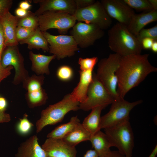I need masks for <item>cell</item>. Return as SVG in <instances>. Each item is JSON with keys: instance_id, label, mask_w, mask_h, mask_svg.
Listing matches in <instances>:
<instances>
[{"instance_id": "obj_1", "label": "cell", "mask_w": 157, "mask_h": 157, "mask_svg": "<svg viewBox=\"0 0 157 157\" xmlns=\"http://www.w3.org/2000/svg\"><path fill=\"white\" fill-rule=\"evenodd\" d=\"M149 54H132L121 57L116 72L117 92L124 98L132 88L138 86L150 73L157 71L148 60Z\"/></svg>"}, {"instance_id": "obj_2", "label": "cell", "mask_w": 157, "mask_h": 157, "mask_svg": "<svg viewBox=\"0 0 157 157\" xmlns=\"http://www.w3.org/2000/svg\"><path fill=\"white\" fill-rule=\"evenodd\" d=\"M108 46L115 53L121 57L141 54V42L126 26L117 22L108 30Z\"/></svg>"}, {"instance_id": "obj_3", "label": "cell", "mask_w": 157, "mask_h": 157, "mask_svg": "<svg viewBox=\"0 0 157 157\" xmlns=\"http://www.w3.org/2000/svg\"><path fill=\"white\" fill-rule=\"evenodd\" d=\"M79 102L72 99L69 94L66 95L60 101L49 105L42 110L40 118L36 122V133H39L47 125L61 122L68 113L79 109Z\"/></svg>"}, {"instance_id": "obj_4", "label": "cell", "mask_w": 157, "mask_h": 157, "mask_svg": "<svg viewBox=\"0 0 157 157\" xmlns=\"http://www.w3.org/2000/svg\"><path fill=\"white\" fill-rule=\"evenodd\" d=\"M104 129L113 147L125 157H132L134 137L129 120Z\"/></svg>"}, {"instance_id": "obj_5", "label": "cell", "mask_w": 157, "mask_h": 157, "mask_svg": "<svg viewBox=\"0 0 157 157\" xmlns=\"http://www.w3.org/2000/svg\"><path fill=\"white\" fill-rule=\"evenodd\" d=\"M121 56L116 53L110 54L101 59L98 64L97 76L115 99L120 98L117 92V79L116 72Z\"/></svg>"}, {"instance_id": "obj_6", "label": "cell", "mask_w": 157, "mask_h": 157, "mask_svg": "<svg viewBox=\"0 0 157 157\" xmlns=\"http://www.w3.org/2000/svg\"><path fill=\"white\" fill-rule=\"evenodd\" d=\"M115 99L93 72L92 80L88 90L87 99L84 103L80 104L79 109L87 111L97 107L105 108L111 104Z\"/></svg>"}, {"instance_id": "obj_7", "label": "cell", "mask_w": 157, "mask_h": 157, "mask_svg": "<svg viewBox=\"0 0 157 157\" xmlns=\"http://www.w3.org/2000/svg\"><path fill=\"white\" fill-rule=\"evenodd\" d=\"M38 16L39 28L42 32L55 28L59 33L65 34L76 21L74 15L61 11H47Z\"/></svg>"}, {"instance_id": "obj_8", "label": "cell", "mask_w": 157, "mask_h": 157, "mask_svg": "<svg viewBox=\"0 0 157 157\" xmlns=\"http://www.w3.org/2000/svg\"><path fill=\"white\" fill-rule=\"evenodd\" d=\"M142 102V100H140L129 102L121 98L115 99L111 104L108 112L101 117V129L129 120L131 110Z\"/></svg>"}, {"instance_id": "obj_9", "label": "cell", "mask_w": 157, "mask_h": 157, "mask_svg": "<svg viewBox=\"0 0 157 157\" xmlns=\"http://www.w3.org/2000/svg\"><path fill=\"white\" fill-rule=\"evenodd\" d=\"M73 15L78 22L94 24L104 30L109 28L112 23V18L98 1L87 7L77 9Z\"/></svg>"}, {"instance_id": "obj_10", "label": "cell", "mask_w": 157, "mask_h": 157, "mask_svg": "<svg viewBox=\"0 0 157 157\" xmlns=\"http://www.w3.org/2000/svg\"><path fill=\"white\" fill-rule=\"evenodd\" d=\"M42 33L49 44V52L58 60L72 56L79 50L71 35H53L47 31Z\"/></svg>"}, {"instance_id": "obj_11", "label": "cell", "mask_w": 157, "mask_h": 157, "mask_svg": "<svg viewBox=\"0 0 157 157\" xmlns=\"http://www.w3.org/2000/svg\"><path fill=\"white\" fill-rule=\"evenodd\" d=\"M24 62V58L18 46H7L2 52L1 59L2 65L5 68L11 66L15 69L13 81L15 85L22 83L29 76Z\"/></svg>"}, {"instance_id": "obj_12", "label": "cell", "mask_w": 157, "mask_h": 157, "mask_svg": "<svg viewBox=\"0 0 157 157\" xmlns=\"http://www.w3.org/2000/svg\"><path fill=\"white\" fill-rule=\"evenodd\" d=\"M70 33L78 46L82 48L93 45L104 34V30L97 25L82 22L76 24Z\"/></svg>"}, {"instance_id": "obj_13", "label": "cell", "mask_w": 157, "mask_h": 157, "mask_svg": "<svg viewBox=\"0 0 157 157\" xmlns=\"http://www.w3.org/2000/svg\"><path fill=\"white\" fill-rule=\"evenodd\" d=\"M111 18L126 27L135 14L133 9L123 0H101L100 1Z\"/></svg>"}, {"instance_id": "obj_14", "label": "cell", "mask_w": 157, "mask_h": 157, "mask_svg": "<svg viewBox=\"0 0 157 157\" xmlns=\"http://www.w3.org/2000/svg\"><path fill=\"white\" fill-rule=\"evenodd\" d=\"M41 147L48 157H76L75 147L62 139L47 138Z\"/></svg>"}, {"instance_id": "obj_15", "label": "cell", "mask_w": 157, "mask_h": 157, "mask_svg": "<svg viewBox=\"0 0 157 157\" xmlns=\"http://www.w3.org/2000/svg\"><path fill=\"white\" fill-rule=\"evenodd\" d=\"M39 7L34 14L38 16L48 11H58L73 15L77 8L74 0H34Z\"/></svg>"}, {"instance_id": "obj_16", "label": "cell", "mask_w": 157, "mask_h": 157, "mask_svg": "<svg viewBox=\"0 0 157 157\" xmlns=\"http://www.w3.org/2000/svg\"><path fill=\"white\" fill-rule=\"evenodd\" d=\"M19 18L8 12L0 17L5 38V46H18L19 42L16 36Z\"/></svg>"}, {"instance_id": "obj_17", "label": "cell", "mask_w": 157, "mask_h": 157, "mask_svg": "<svg viewBox=\"0 0 157 157\" xmlns=\"http://www.w3.org/2000/svg\"><path fill=\"white\" fill-rule=\"evenodd\" d=\"M15 157H48L38 142L36 135H33L22 142L19 147Z\"/></svg>"}, {"instance_id": "obj_18", "label": "cell", "mask_w": 157, "mask_h": 157, "mask_svg": "<svg viewBox=\"0 0 157 157\" xmlns=\"http://www.w3.org/2000/svg\"><path fill=\"white\" fill-rule=\"evenodd\" d=\"M93 70L79 71L80 80L77 86L70 94L74 101L80 104L86 101L87 98V92L90 84L92 79Z\"/></svg>"}, {"instance_id": "obj_19", "label": "cell", "mask_w": 157, "mask_h": 157, "mask_svg": "<svg viewBox=\"0 0 157 157\" xmlns=\"http://www.w3.org/2000/svg\"><path fill=\"white\" fill-rule=\"evenodd\" d=\"M157 21V10H153L148 12L135 14L127 27L135 36L140 31L148 24Z\"/></svg>"}, {"instance_id": "obj_20", "label": "cell", "mask_w": 157, "mask_h": 157, "mask_svg": "<svg viewBox=\"0 0 157 157\" xmlns=\"http://www.w3.org/2000/svg\"><path fill=\"white\" fill-rule=\"evenodd\" d=\"M29 56L32 63L31 69L37 75L49 74V65L51 62L56 58L55 55L48 56L35 54L30 51L29 53Z\"/></svg>"}, {"instance_id": "obj_21", "label": "cell", "mask_w": 157, "mask_h": 157, "mask_svg": "<svg viewBox=\"0 0 157 157\" xmlns=\"http://www.w3.org/2000/svg\"><path fill=\"white\" fill-rule=\"evenodd\" d=\"M89 141L100 157L106 156L111 151L110 148L113 147L106 134L101 130L91 135Z\"/></svg>"}, {"instance_id": "obj_22", "label": "cell", "mask_w": 157, "mask_h": 157, "mask_svg": "<svg viewBox=\"0 0 157 157\" xmlns=\"http://www.w3.org/2000/svg\"><path fill=\"white\" fill-rule=\"evenodd\" d=\"M104 108L99 106L92 109L90 113L84 119L82 123L84 128L91 135L101 130V114Z\"/></svg>"}, {"instance_id": "obj_23", "label": "cell", "mask_w": 157, "mask_h": 157, "mask_svg": "<svg viewBox=\"0 0 157 157\" xmlns=\"http://www.w3.org/2000/svg\"><path fill=\"white\" fill-rule=\"evenodd\" d=\"M91 135L79 123L62 139L68 144L75 147L81 142L90 140Z\"/></svg>"}, {"instance_id": "obj_24", "label": "cell", "mask_w": 157, "mask_h": 157, "mask_svg": "<svg viewBox=\"0 0 157 157\" xmlns=\"http://www.w3.org/2000/svg\"><path fill=\"white\" fill-rule=\"evenodd\" d=\"M20 44H26L28 48L31 50L42 49L45 52H49V48L47 42L39 28L28 38L19 42Z\"/></svg>"}, {"instance_id": "obj_25", "label": "cell", "mask_w": 157, "mask_h": 157, "mask_svg": "<svg viewBox=\"0 0 157 157\" xmlns=\"http://www.w3.org/2000/svg\"><path fill=\"white\" fill-rule=\"evenodd\" d=\"M79 123L80 121L77 116L72 117L68 122L56 127L47 134V137L63 139Z\"/></svg>"}, {"instance_id": "obj_26", "label": "cell", "mask_w": 157, "mask_h": 157, "mask_svg": "<svg viewBox=\"0 0 157 157\" xmlns=\"http://www.w3.org/2000/svg\"><path fill=\"white\" fill-rule=\"evenodd\" d=\"M26 98L29 107L33 108L45 104L48 99V96L45 90L42 88L33 91L27 92Z\"/></svg>"}, {"instance_id": "obj_27", "label": "cell", "mask_w": 157, "mask_h": 157, "mask_svg": "<svg viewBox=\"0 0 157 157\" xmlns=\"http://www.w3.org/2000/svg\"><path fill=\"white\" fill-rule=\"evenodd\" d=\"M44 79L43 75H32L29 76L22 83L23 86L27 92L39 90L42 88Z\"/></svg>"}, {"instance_id": "obj_28", "label": "cell", "mask_w": 157, "mask_h": 157, "mask_svg": "<svg viewBox=\"0 0 157 157\" xmlns=\"http://www.w3.org/2000/svg\"><path fill=\"white\" fill-rule=\"evenodd\" d=\"M17 26L23 27L36 29L39 28L38 16L29 10L28 14L22 18H19Z\"/></svg>"}, {"instance_id": "obj_29", "label": "cell", "mask_w": 157, "mask_h": 157, "mask_svg": "<svg viewBox=\"0 0 157 157\" xmlns=\"http://www.w3.org/2000/svg\"><path fill=\"white\" fill-rule=\"evenodd\" d=\"M132 9L145 12L151 11L153 9L148 0H123Z\"/></svg>"}, {"instance_id": "obj_30", "label": "cell", "mask_w": 157, "mask_h": 157, "mask_svg": "<svg viewBox=\"0 0 157 157\" xmlns=\"http://www.w3.org/2000/svg\"><path fill=\"white\" fill-rule=\"evenodd\" d=\"M74 75L72 69L69 66L63 65L59 67L56 72L57 78L63 81H67L72 79Z\"/></svg>"}, {"instance_id": "obj_31", "label": "cell", "mask_w": 157, "mask_h": 157, "mask_svg": "<svg viewBox=\"0 0 157 157\" xmlns=\"http://www.w3.org/2000/svg\"><path fill=\"white\" fill-rule=\"evenodd\" d=\"M26 114H24L22 118L19 119L17 125L18 132L22 135H26L29 133L33 126V124L28 118Z\"/></svg>"}, {"instance_id": "obj_32", "label": "cell", "mask_w": 157, "mask_h": 157, "mask_svg": "<svg viewBox=\"0 0 157 157\" xmlns=\"http://www.w3.org/2000/svg\"><path fill=\"white\" fill-rule=\"evenodd\" d=\"M138 40L141 42L145 38H150L157 41V25L148 28H143L136 36Z\"/></svg>"}, {"instance_id": "obj_33", "label": "cell", "mask_w": 157, "mask_h": 157, "mask_svg": "<svg viewBox=\"0 0 157 157\" xmlns=\"http://www.w3.org/2000/svg\"><path fill=\"white\" fill-rule=\"evenodd\" d=\"M98 61L97 57L83 58H80L78 63L80 65V70L83 71L93 70L94 68Z\"/></svg>"}, {"instance_id": "obj_34", "label": "cell", "mask_w": 157, "mask_h": 157, "mask_svg": "<svg viewBox=\"0 0 157 157\" xmlns=\"http://www.w3.org/2000/svg\"><path fill=\"white\" fill-rule=\"evenodd\" d=\"M36 29L17 26L16 30V36L17 41L19 42L21 40L28 38L33 34Z\"/></svg>"}, {"instance_id": "obj_35", "label": "cell", "mask_w": 157, "mask_h": 157, "mask_svg": "<svg viewBox=\"0 0 157 157\" xmlns=\"http://www.w3.org/2000/svg\"><path fill=\"white\" fill-rule=\"evenodd\" d=\"M13 4L12 0H0V17L9 12Z\"/></svg>"}, {"instance_id": "obj_36", "label": "cell", "mask_w": 157, "mask_h": 157, "mask_svg": "<svg viewBox=\"0 0 157 157\" xmlns=\"http://www.w3.org/2000/svg\"><path fill=\"white\" fill-rule=\"evenodd\" d=\"M13 68L11 66L4 67L1 65L0 60V84L1 81L7 77L11 73V71Z\"/></svg>"}, {"instance_id": "obj_37", "label": "cell", "mask_w": 157, "mask_h": 157, "mask_svg": "<svg viewBox=\"0 0 157 157\" xmlns=\"http://www.w3.org/2000/svg\"><path fill=\"white\" fill-rule=\"evenodd\" d=\"M77 9L87 7L93 4L95 1L94 0H74Z\"/></svg>"}, {"instance_id": "obj_38", "label": "cell", "mask_w": 157, "mask_h": 157, "mask_svg": "<svg viewBox=\"0 0 157 157\" xmlns=\"http://www.w3.org/2000/svg\"><path fill=\"white\" fill-rule=\"evenodd\" d=\"M6 47L5 38L2 26L0 23V60L2 52Z\"/></svg>"}, {"instance_id": "obj_39", "label": "cell", "mask_w": 157, "mask_h": 157, "mask_svg": "<svg viewBox=\"0 0 157 157\" xmlns=\"http://www.w3.org/2000/svg\"><path fill=\"white\" fill-rule=\"evenodd\" d=\"M154 41L150 38H145L141 42L142 49H151L152 44Z\"/></svg>"}, {"instance_id": "obj_40", "label": "cell", "mask_w": 157, "mask_h": 157, "mask_svg": "<svg viewBox=\"0 0 157 157\" xmlns=\"http://www.w3.org/2000/svg\"><path fill=\"white\" fill-rule=\"evenodd\" d=\"M10 115L5 111L0 110V123L8 122L11 120Z\"/></svg>"}, {"instance_id": "obj_41", "label": "cell", "mask_w": 157, "mask_h": 157, "mask_svg": "<svg viewBox=\"0 0 157 157\" xmlns=\"http://www.w3.org/2000/svg\"><path fill=\"white\" fill-rule=\"evenodd\" d=\"M28 11L24 10L19 7L15 10V16L19 18L24 17L27 15Z\"/></svg>"}, {"instance_id": "obj_42", "label": "cell", "mask_w": 157, "mask_h": 157, "mask_svg": "<svg viewBox=\"0 0 157 157\" xmlns=\"http://www.w3.org/2000/svg\"><path fill=\"white\" fill-rule=\"evenodd\" d=\"M19 8L24 10H28L31 8L32 5L29 1L27 0L22 1L19 4Z\"/></svg>"}, {"instance_id": "obj_43", "label": "cell", "mask_w": 157, "mask_h": 157, "mask_svg": "<svg viewBox=\"0 0 157 157\" xmlns=\"http://www.w3.org/2000/svg\"><path fill=\"white\" fill-rule=\"evenodd\" d=\"M104 157H125L118 151H111Z\"/></svg>"}, {"instance_id": "obj_44", "label": "cell", "mask_w": 157, "mask_h": 157, "mask_svg": "<svg viewBox=\"0 0 157 157\" xmlns=\"http://www.w3.org/2000/svg\"><path fill=\"white\" fill-rule=\"evenodd\" d=\"M83 157H100L97 152L94 150H88Z\"/></svg>"}, {"instance_id": "obj_45", "label": "cell", "mask_w": 157, "mask_h": 157, "mask_svg": "<svg viewBox=\"0 0 157 157\" xmlns=\"http://www.w3.org/2000/svg\"><path fill=\"white\" fill-rule=\"evenodd\" d=\"M7 106V102L3 97H0V110L5 111Z\"/></svg>"}, {"instance_id": "obj_46", "label": "cell", "mask_w": 157, "mask_h": 157, "mask_svg": "<svg viewBox=\"0 0 157 157\" xmlns=\"http://www.w3.org/2000/svg\"><path fill=\"white\" fill-rule=\"evenodd\" d=\"M154 10H157V0H148Z\"/></svg>"}, {"instance_id": "obj_47", "label": "cell", "mask_w": 157, "mask_h": 157, "mask_svg": "<svg viewBox=\"0 0 157 157\" xmlns=\"http://www.w3.org/2000/svg\"><path fill=\"white\" fill-rule=\"evenodd\" d=\"M151 49L154 53H157V41H154V42Z\"/></svg>"}, {"instance_id": "obj_48", "label": "cell", "mask_w": 157, "mask_h": 157, "mask_svg": "<svg viewBox=\"0 0 157 157\" xmlns=\"http://www.w3.org/2000/svg\"><path fill=\"white\" fill-rule=\"evenodd\" d=\"M157 154V145L155 146L148 157H155Z\"/></svg>"}, {"instance_id": "obj_49", "label": "cell", "mask_w": 157, "mask_h": 157, "mask_svg": "<svg viewBox=\"0 0 157 157\" xmlns=\"http://www.w3.org/2000/svg\"></svg>"}]
</instances>
